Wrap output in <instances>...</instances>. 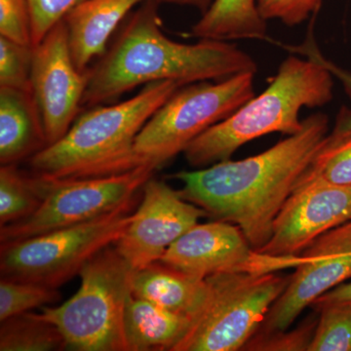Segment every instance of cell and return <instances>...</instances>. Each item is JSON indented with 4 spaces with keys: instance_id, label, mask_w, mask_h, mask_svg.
<instances>
[{
    "instance_id": "cell-8",
    "label": "cell",
    "mask_w": 351,
    "mask_h": 351,
    "mask_svg": "<svg viewBox=\"0 0 351 351\" xmlns=\"http://www.w3.org/2000/svg\"><path fill=\"white\" fill-rule=\"evenodd\" d=\"M135 198L91 221L1 244V277L59 288L115 245L134 218Z\"/></svg>"
},
{
    "instance_id": "cell-5",
    "label": "cell",
    "mask_w": 351,
    "mask_h": 351,
    "mask_svg": "<svg viewBox=\"0 0 351 351\" xmlns=\"http://www.w3.org/2000/svg\"><path fill=\"white\" fill-rule=\"evenodd\" d=\"M133 272L114 245L108 247L80 270L77 292L59 306L43 307L39 315L61 332L66 350L128 351L124 313Z\"/></svg>"
},
{
    "instance_id": "cell-10",
    "label": "cell",
    "mask_w": 351,
    "mask_h": 351,
    "mask_svg": "<svg viewBox=\"0 0 351 351\" xmlns=\"http://www.w3.org/2000/svg\"><path fill=\"white\" fill-rule=\"evenodd\" d=\"M351 219V189L306 174L284 203L269 241L258 253L294 258L325 233Z\"/></svg>"
},
{
    "instance_id": "cell-12",
    "label": "cell",
    "mask_w": 351,
    "mask_h": 351,
    "mask_svg": "<svg viewBox=\"0 0 351 351\" xmlns=\"http://www.w3.org/2000/svg\"><path fill=\"white\" fill-rule=\"evenodd\" d=\"M160 262L202 279L219 272L269 274L287 269L285 258L258 253L239 226L219 219L189 228Z\"/></svg>"
},
{
    "instance_id": "cell-27",
    "label": "cell",
    "mask_w": 351,
    "mask_h": 351,
    "mask_svg": "<svg viewBox=\"0 0 351 351\" xmlns=\"http://www.w3.org/2000/svg\"><path fill=\"white\" fill-rule=\"evenodd\" d=\"M0 36L32 46V17L27 0H0Z\"/></svg>"
},
{
    "instance_id": "cell-29",
    "label": "cell",
    "mask_w": 351,
    "mask_h": 351,
    "mask_svg": "<svg viewBox=\"0 0 351 351\" xmlns=\"http://www.w3.org/2000/svg\"><path fill=\"white\" fill-rule=\"evenodd\" d=\"M258 11L265 21H280L295 27L308 19L319 9L323 0H256Z\"/></svg>"
},
{
    "instance_id": "cell-33",
    "label": "cell",
    "mask_w": 351,
    "mask_h": 351,
    "mask_svg": "<svg viewBox=\"0 0 351 351\" xmlns=\"http://www.w3.org/2000/svg\"><path fill=\"white\" fill-rule=\"evenodd\" d=\"M345 225L346 230H348V232L350 233L351 235V219L350 221H348V223H343Z\"/></svg>"
},
{
    "instance_id": "cell-24",
    "label": "cell",
    "mask_w": 351,
    "mask_h": 351,
    "mask_svg": "<svg viewBox=\"0 0 351 351\" xmlns=\"http://www.w3.org/2000/svg\"><path fill=\"white\" fill-rule=\"evenodd\" d=\"M59 288L43 284L1 277L0 280V322L29 313L34 308H43L61 300Z\"/></svg>"
},
{
    "instance_id": "cell-6",
    "label": "cell",
    "mask_w": 351,
    "mask_h": 351,
    "mask_svg": "<svg viewBox=\"0 0 351 351\" xmlns=\"http://www.w3.org/2000/svg\"><path fill=\"white\" fill-rule=\"evenodd\" d=\"M290 278L276 272H219L206 277L188 332L173 351L243 350Z\"/></svg>"
},
{
    "instance_id": "cell-13",
    "label": "cell",
    "mask_w": 351,
    "mask_h": 351,
    "mask_svg": "<svg viewBox=\"0 0 351 351\" xmlns=\"http://www.w3.org/2000/svg\"><path fill=\"white\" fill-rule=\"evenodd\" d=\"M134 218L114 247L134 270L160 261L176 240L206 216L179 191L151 178Z\"/></svg>"
},
{
    "instance_id": "cell-15",
    "label": "cell",
    "mask_w": 351,
    "mask_h": 351,
    "mask_svg": "<svg viewBox=\"0 0 351 351\" xmlns=\"http://www.w3.org/2000/svg\"><path fill=\"white\" fill-rule=\"evenodd\" d=\"M145 0H83L64 17L76 68L86 71L108 49L113 32ZM162 2V1H161Z\"/></svg>"
},
{
    "instance_id": "cell-31",
    "label": "cell",
    "mask_w": 351,
    "mask_h": 351,
    "mask_svg": "<svg viewBox=\"0 0 351 351\" xmlns=\"http://www.w3.org/2000/svg\"><path fill=\"white\" fill-rule=\"evenodd\" d=\"M339 302H351V282L339 284L337 287L332 288L318 298L311 306Z\"/></svg>"
},
{
    "instance_id": "cell-28",
    "label": "cell",
    "mask_w": 351,
    "mask_h": 351,
    "mask_svg": "<svg viewBox=\"0 0 351 351\" xmlns=\"http://www.w3.org/2000/svg\"><path fill=\"white\" fill-rule=\"evenodd\" d=\"M83 0H27L32 17V46L39 43Z\"/></svg>"
},
{
    "instance_id": "cell-23",
    "label": "cell",
    "mask_w": 351,
    "mask_h": 351,
    "mask_svg": "<svg viewBox=\"0 0 351 351\" xmlns=\"http://www.w3.org/2000/svg\"><path fill=\"white\" fill-rule=\"evenodd\" d=\"M313 307L319 318L307 351H351V302Z\"/></svg>"
},
{
    "instance_id": "cell-25",
    "label": "cell",
    "mask_w": 351,
    "mask_h": 351,
    "mask_svg": "<svg viewBox=\"0 0 351 351\" xmlns=\"http://www.w3.org/2000/svg\"><path fill=\"white\" fill-rule=\"evenodd\" d=\"M34 47L0 36V87L32 91Z\"/></svg>"
},
{
    "instance_id": "cell-2",
    "label": "cell",
    "mask_w": 351,
    "mask_h": 351,
    "mask_svg": "<svg viewBox=\"0 0 351 351\" xmlns=\"http://www.w3.org/2000/svg\"><path fill=\"white\" fill-rule=\"evenodd\" d=\"M161 3V0L143 2L105 54L87 69L82 106L103 105L152 82L171 80L184 87L257 73L253 58L228 41L182 43L168 38L159 17Z\"/></svg>"
},
{
    "instance_id": "cell-11",
    "label": "cell",
    "mask_w": 351,
    "mask_h": 351,
    "mask_svg": "<svg viewBox=\"0 0 351 351\" xmlns=\"http://www.w3.org/2000/svg\"><path fill=\"white\" fill-rule=\"evenodd\" d=\"M87 71L76 68L64 21L34 47L32 92L43 117L48 145L64 137L78 117Z\"/></svg>"
},
{
    "instance_id": "cell-3",
    "label": "cell",
    "mask_w": 351,
    "mask_h": 351,
    "mask_svg": "<svg viewBox=\"0 0 351 351\" xmlns=\"http://www.w3.org/2000/svg\"><path fill=\"white\" fill-rule=\"evenodd\" d=\"M307 59L291 55L279 66L276 77L258 96H254L228 119L210 127L184 149L191 167L204 168L228 160L242 145L269 134L291 136L301 130L302 108H319L334 97V75L323 57L307 41Z\"/></svg>"
},
{
    "instance_id": "cell-18",
    "label": "cell",
    "mask_w": 351,
    "mask_h": 351,
    "mask_svg": "<svg viewBox=\"0 0 351 351\" xmlns=\"http://www.w3.org/2000/svg\"><path fill=\"white\" fill-rule=\"evenodd\" d=\"M191 318L130 295L124 313L128 351H173L188 332Z\"/></svg>"
},
{
    "instance_id": "cell-26",
    "label": "cell",
    "mask_w": 351,
    "mask_h": 351,
    "mask_svg": "<svg viewBox=\"0 0 351 351\" xmlns=\"http://www.w3.org/2000/svg\"><path fill=\"white\" fill-rule=\"evenodd\" d=\"M317 320L316 317H308L291 332L284 330L267 334L256 332L244 346L243 350H308Z\"/></svg>"
},
{
    "instance_id": "cell-22",
    "label": "cell",
    "mask_w": 351,
    "mask_h": 351,
    "mask_svg": "<svg viewBox=\"0 0 351 351\" xmlns=\"http://www.w3.org/2000/svg\"><path fill=\"white\" fill-rule=\"evenodd\" d=\"M306 173L351 189V131L334 129L328 134Z\"/></svg>"
},
{
    "instance_id": "cell-30",
    "label": "cell",
    "mask_w": 351,
    "mask_h": 351,
    "mask_svg": "<svg viewBox=\"0 0 351 351\" xmlns=\"http://www.w3.org/2000/svg\"><path fill=\"white\" fill-rule=\"evenodd\" d=\"M323 62L326 64L327 68L330 69L332 75L339 78L343 83L346 93L351 98V73L348 71H343V69L339 68L336 64L331 63V62L327 61L325 58H323ZM335 129H339V130L343 131H351V110H341L339 113L338 120H337L336 127Z\"/></svg>"
},
{
    "instance_id": "cell-9",
    "label": "cell",
    "mask_w": 351,
    "mask_h": 351,
    "mask_svg": "<svg viewBox=\"0 0 351 351\" xmlns=\"http://www.w3.org/2000/svg\"><path fill=\"white\" fill-rule=\"evenodd\" d=\"M154 166L100 177L50 180L40 177L44 199L27 218L1 226V244L91 221L122 206L154 176ZM38 176V175H36Z\"/></svg>"
},
{
    "instance_id": "cell-7",
    "label": "cell",
    "mask_w": 351,
    "mask_h": 351,
    "mask_svg": "<svg viewBox=\"0 0 351 351\" xmlns=\"http://www.w3.org/2000/svg\"><path fill=\"white\" fill-rule=\"evenodd\" d=\"M255 75L239 73L178 89L138 134L133 147L138 167L158 169L210 127L237 112L255 96Z\"/></svg>"
},
{
    "instance_id": "cell-34",
    "label": "cell",
    "mask_w": 351,
    "mask_h": 351,
    "mask_svg": "<svg viewBox=\"0 0 351 351\" xmlns=\"http://www.w3.org/2000/svg\"><path fill=\"white\" fill-rule=\"evenodd\" d=\"M161 1H162V0H161Z\"/></svg>"
},
{
    "instance_id": "cell-14",
    "label": "cell",
    "mask_w": 351,
    "mask_h": 351,
    "mask_svg": "<svg viewBox=\"0 0 351 351\" xmlns=\"http://www.w3.org/2000/svg\"><path fill=\"white\" fill-rule=\"evenodd\" d=\"M295 269L257 332L288 330L306 307L351 278L350 240L339 226L330 230L301 253Z\"/></svg>"
},
{
    "instance_id": "cell-4",
    "label": "cell",
    "mask_w": 351,
    "mask_h": 351,
    "mask_svg": "<svg viewBox=\"0 0 351 351\" xmlns=\"http://www.w3.org/2000/svg\"><path fill=\"white\" fill-rule=\"evenodd\" d=\"M181 87L171 80L152 82L121 103L89 108L76 117L64 137L31 157L34 174L73 180L138 168L133 154L138 134Z\"/></svg>"
},
{
    "instance_id": "cell-19",
    "label": "cell",
    "mask_w": 351,
    "mask_h": 351,
    "mask_svg": "<svg viewBox=\"0 0 351 351\" xmlns=\"http://www.w3.org/2000/svg\"><path fill=\"white\" fill-rule=\"evenodd\" d=\"M267 21L256 0H214L191 27L189 36L198 39H257L267 38Z\"/></svg>"
},
{
    "instance_id": "cell-17",
    "label": "cell",
    "mask_w": 351,
    "mask_h": 351,
    "mask_svg": "<svg viewBox=\"0 0 351 351\" xmlns=\"http://www.w3.org/2000/svg\"><path fill=\"white\" fill-rule=\"evenodd\" d=\"M205 278L189 276L160 261L134 270L132 295L173 313L191 316L199 306Z\"/></svg>"
},
{
    "instance_id": "cell-1",
    "label": "cell",
    "mask_w": 351,
    "mask_h": 351,
    "mask_svg": "<svg viewBox=\"0 0 351 351\" xmlns=\"http://www.w3.org/2000/svg\"><path fill=\"white\" fill-rule=\"evenodd\" d=\"M329 119L314 113L301 130L257 156L221 161L204 168L176 173L184 199L219 221L239 226L254 250L269 241L284 203L320 151Z\"/></svg>"
},
{
    "instance_id": "cell-32",
    "label": "cell",
    "mask_w": 351,
    "mask_h": 351,
    "mask_svg": "<svg viewBox=\"0 0 351 351\" xmlns=\"http://www.w3.org/2000/svg\"><path fill=\"white\" fill-rule=\"evenodd\" d=\"M214 0H162V3L172 5L193 7L198 9L201 14L205 12Z\"/></svg>"
},
{
    "instance_id": "cell-21",
    "label": "cell",
    "mask_w": 351,
    "mask_h": 351,
    "mask_svg": "<svg viewBox=\"0 0 351 351\" xmlns=\"http://www.w3.org/2000/svg\"><path fill=\"white\" fill-rule=\"evenodd\" d=\"M44 189L36 175L24 174L16 164L0 168V226L31 216L44 199Z\"/></svg>"
},
{
    "instance_id": "cell-20",
    "label": "cell",
    "mask_w": 351,
    "mask_h": 351,
    "mask_svg": "<svg viewBox=\"0 0 351 351\" xmlns=\"http://www.w3.org/2000/svg\"><path fill=\"white\" fill-rule=\"evenodd\" d=\"M66 350L61 332L39 315L25 313L1 321L0 350L51 351Z\"/></svg>"
},
{
    "instance_id": "cell-16",
    "label": "cell",
    "mask_w": 351,
    "mask_h": 351,
    "mask_svg": "<svg viewBox=\"0 0 351 351\" xmlns=\"http://www.w3.org/2000/svg\"><path fill=\"white\" fill-rule=\"evenodd\" d=\"M43 117L32 91L0 87V163L17 164L47 147Z\"/></svg>"
}]
</instances>
